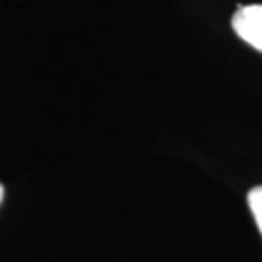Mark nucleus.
<instances>
[{
  "label": "nucleus",
  "mask_w": 262,
  "mask_h": 262,
  "mask_svg": "<svg viewBox=\"0 0 262 262\" xmlns=\"http://www.w3.org/2000/svg\"><path fill=\"white\" fill-rule=\"evenodd\" d=\"M2 198H4V187L0 185V202H2Z\"/></svg>",
  "instance_id": "3"
},
{
  "label": "nucleus",
  "mask_w": 262,
  "mask_h": 262,
  "mask_svg": "<svg viewBox=\"0 0 262 262\" xmlns=\"http://www.w3.org/2000/svg\"><path fill=\"white\" fill-rule=\"evenodd\" d=\"M247 202H249V208H251V214H253L254 222L258 225V231L262 233V185L249 190Z\"/></svg>",
  "instance_id": "2"
},
{
  "label": "nucleus",
  "mask_w": 262,
  "mask_h": 262,
  "mask_svg": "<svg viewBox=\"0 0 262 262\" xmlns=\"http://www.w3.org/2000/svg\"><path fill=\"white\" fill-rule=\"evenodd\" d=\"M231 26L245 43L262 53V4L241 6L233 14Z\"/></svg>",
  "instance_id": "1"
}]
</instances>
